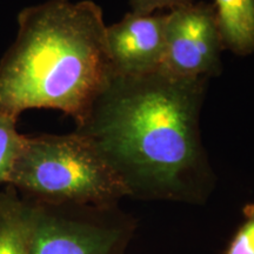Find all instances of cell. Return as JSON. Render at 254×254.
Returning a JSON list of instances; mask_svg holds the SVG:
<instances>
[{
    "label": "cell",
    "instance_id": "obj_1",
    "mask_svg": "<svg viewBox=\"0 0 254 254\" xmlns=\"http://www.w3.org/2000/svg\"><path fill=\"white\" fill-rule=\"evenodd\" d=\"M207 78L113 74L75 132L141 199L200 202L212 187L200 132Z\"/></svg>",
    "mask_w": 254,
    "mask_h": 254
},
{
    "label": "cell",
    "instance_id": "obj_2",
    "mask_svg": "<svg viewBox=\"0 0 254 254\" xmlns=\"http://www.w3.org/2000/svg\"><path fill=\"white\" fill-rule=\"evenodd\" d=\"M103 11L91 0H47L18 14L0 60V111H62L77 127L113 77Z\"/></svg>",
    "mask_w": 254,
    "mask_h": 254
},
{
    "label": "cell",
    "instance_id": "obj_3",
    "mask_svg": "<svg viewBox=\"0 0 254 254\" xmlns=\"http://www.w3.org/2000/svg\"><path fill=\"white\" fill-rule=\"evenodd\" d=\"M7 185L23 198L49 205L116 207L129 190L87 136L25 135Z\"/></svg>",
    "mask_w": 254,
    "mask_h": 254
},
{
    "label": "cell",
    "instance_id": "obj_4",
    "mask_svg": "<svg viewBox=\"0 0 254 254\" xmlns=\"http://www.w3.org/2000/svg\"><path fill=\"white\" fill-rule=\"evenodd\" d=\"M28 201L30 254H125L133 225L116 207Z\"/></svg>",
    "mask_w": 254,
    "mask_h": 254
},
{
    "label": "cell",
    "instance_id": "obj_5",
    "mask_svg": "<svg viewBox=\"0 0 254 254\" xmlns=\"http://www.w3.org/2000/svg\"><path fill=\"white\" fill-rule=\"evenodd\" d=\"M224 49L214 5L193 2L166 14L165 72L182 78L217 77Z\"/></svg>",
    "mask_w": 254,
    "mask_h": 254
},
{
    "label": "cell",
    "instance_id": "obj_6",
    "mask_svg": "<svg viewBox=\"0 0 254 254\" xmlns=\"http://www.w3.org/2000/svg\"><path fill=\"white\" fill-rule=\"evenodd\" d=\"M166 14L129 12L106 27L113 74L139 77L163 68Z\"/></svg>",
    "mask_w": 254,
    "mask_h": 254
},
{
    "label": "cell",
    "instance_id": "obj_7",
    "mask_svg": "<svg viewBox=\"0 0 254 254\" xmlns=\"http://www.w3.org/2000/svg\"><path fill=\"white\" fill-rule=\"evenodd\" d=\"M31 205L13 186L0 190V254H30Z\"/></svg>",
    "mask_w": 254,
    "mask_h": 254
},
{
    "label": "cell",
    "instance_id": "obj_8",
    "mask_svg": "<svg viewBox=\"0 0 254 254\" xmlns=\"http://www.w3.org/2000/svg\"><path fill=\"white\" fill-rule=\"evenodd\" d=\"M225 49L238 56L254 53V0H214Z\"/></svg>",
    "mask_w": 254,
    "mask_h": 254
},
{
    "label": "cell",
    "instance_id": "obj_9",
    "mask_svg": "<svg viewBox=\"0 0 254 254\" xmlns=\"http://www.w3.org/2000/svg\"><path fill=\"white\" fill-rule=\"evenodd\" d=\"M19 117L0 111V185H7L25 135L17 128Z\"/></svg>",
    "mask_w": 254,
    "mask_h": 254
},
{
    "label": "cell",
    "instance_id": "obj_10",
    "mask_svg": "<svg viewBox=\"0 0 254 254\" xmlns=\"http://www.w3.org/2000/svg\"><path fill=\"white\" fill-rule=\"evenodd\" d=\"M244 221L222 254H254V202L243 209Z\"/></svg>",
    "mask_w": 254,
    "mask_h": 254
},
{
    "label": "cell",
    "instance_id": "obj_11",
    "mask_svg": "<svg viewBox=\"0 0 254 254\" xmlns=\"http://www.w3.org/2000/svg\"><path fill=\"white\" fill-rule=\"evenodd\" d=\"M133 13L152 14L159 9H176L193 4V0H129Z\"/></svg>",
    "mask_w": 254,
    "mask_h": 254
}]
</instances>
